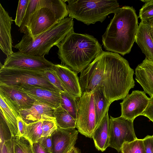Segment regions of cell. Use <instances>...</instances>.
Masks as SVG:
<instances>
[{"mask_svg": "<svg viewBox=\"0 0 153 153\" xmlns=\"http://www.w3.org/2000/svg\"><path fill=\"white\" fill-rule=\"evenodd\" d=\"M91 85L102 86L111 103L123 100L134 88V71L128 61L117 53L102 51L91 63Z\"/></svg>", "mask_w": 153, "mask_h": 153, "instance_id": "6da1fadb", "label": "cell"}, {"mask_svg": "<svg viewBox=\"0 0 153 153\" xmlns=\"http://www.w3.org/2000/svg\"><path fill=\"white\" fill-rule=\"evenodd\" d=\"M138 17L132 7L125 6L114 14L102 36L107 51L123 56L129 53L135 40Z\"/></svg>", "mask_w": 153, "mask_h": 153, "instance_id": "7a4b0ae2", "label": "cell"}, {"mask_svg": "<svg viewBox=\"0 0 153 153\" xmlns=\"http://www.w3.org/2000/svg\"><path fill=\"white\" fill-rule=\"evenodd\" d=\"M56 46L62 64L77 73L85 69L103 51L101 45L93 36L74 31Z\"/></svg>", "mask_w": 153, "mask_h": 153, "instance_id": "3957f363", "label": "cell"}, {"mask_svg": "<svg viewBox=\"0 0 153 153\" xmlns=\"http://www.w3.org/2000/svg\"><path fill=\"white\" fill-rule=\"evenodd\" d=\"M73 19L66 17L58 21L34 39L25 34L14 48L21 52L44 56L51 48L57 46L69 33L74 31Z\"/></svg>", "mask_w": 153, "mask_h": 153, "instance_id": "277c9868", "label": "cell"}, {"mask_svg": "<svg viewBox=\"0 0 153 153\" xmlns=\"http://www.w3.org/2000/svg\"><path fill=\"white\" fill-rule=\"evenodd\" d=\"M69 17L89 25L102 22L109 14L120 10L116 0H66Z\"/></svg>", "mask_w": 153, "mask_h": 153, "instance_id": "5b68a950", "label": "cell"}, {"mask_svg": "<svg viewBox=\"0 0 153 153\" xmlns=\"http://www.w3.org/2000/svg\"><path fill=\"white\" fill-rule=\"evenodd\" d=\"M21 84L39 87L56 92H60L49 81L45 74L44 71L7 68L1 67L0 85L14 86Z\"/></svg>", "mask_w": 153, "mask_h": 153, "instance_id": "8992f818", "label": "cell"}, {"mask_svg": "<svg viewBox=\"0 0 153 153\" xmlns=\"http://www.w3.org/2000/svg\"><path fill=\"white\" fill-rule=\"evenodd\" d=\"M77 102L76 127L81 134L92 138L93 132L98 127L93 91L82 93Z\"/></svg>", "mask_w": 153, "mask_h": 153, "instance_id": "52a82bcc", "label": "cell"}, {"mask_svg": "<svg viewBox=\"0 0 153 153\" xmlns=\"http://www.w3.org/2000/svg\"><path fill=\"white\" fill-rule=\"evenodd\" d=\"M133 121L121 116L116 118L110 116L109 147L120 152L124 143L130 142L137 138L134 132Z\"/></svg>", "mask_w": 153, "mask_h": 153, "instance_id": "ba28073f", "label": "cell"}, {"mask_svg": "<svg viewBox=\"0 0 153 153\" xmlns=\"http://www.w3.org/2000/svg\"><path fill=\"white\" fill-rule=\"evenodd\" d=\"M55 64L44 56L30 54L18 51L7 56L3 68L45 71L52 68Z\"/></svg>", "mask_w": 153, "mask_h": 153, "instance_id": "9c48e42d", "label": "cell"}, {"mask_svg": "<svg viewBox=\"0 0 153 153\" xmlns=\"http://www.w3.org/2000/svg\"><path fill=\"white\" fill-rule=\"evenodd\" d=\"M58 22L51 10L45 7L39 8L30 16L26 26V34L34 39Z\"/></svg>", "mask_w": 153, "mask_h": 153, "instance_id": "30bf717a", "label": "cell"}, {"mask_svg": "<svg viewBox=\"0 0 153 153\" xmlns=\"http://www.w3.org/2000/svg\"><path fill=\"white\" fill-rule=\"evenodd\" d=\"M150 100V98L147 97L144 91H133L120 103L121 116L134 120L137 117L142 115L147 108Z\"/></svg>", "mask_w": 153, "mask_h": 153, "instance_id": "8fae6325", "label": "cell"}, {"mask_svg": "<svg viewBox=\"0 0 153 153\" xmlns=\"http://www.w3.org/2000/svg\"><path fill=\"white\" fill-rule=\"evenodd\" d=\"M52 69L60 81L65 91L77 101L82 93L77 73L62 64L54 65Z\"/></svg>", "mask_w": 153, "mask_h": 153, "instance_id": "7c38bea8", "label": "cell"}, {"mask_svg": "<svg viewBox=\"0 0 153 153\" xmlns=\"http://www.w3.org/2000/svg\"><path fill=\"white\" fill-rule=\"evenodd\" d=\"M78 131L75 128L64 129L58 127L52 135V153H68L74 147Z\"/></svg>", "mask_w": 153, "mask_h": 153, "instance_id": "4fadbf2b", "label": "cell"}, {"mask_svg": "<svg viewBox=\"0 0 153 153\" xmlns=\"http://www.w3.org/2000/svg\"><path fill=\"white\" fill-rule=\"evenodd\" d=\"M14 86L18 87L35 100L42 102L54 109L60 105V92L53 91L25 84Z\"/></svg>", "mask_w": 153, "mask_h": 153, "instance_id": "5bb4252c", "label": "cell"}, {"mask_svg": "<svg viewBox=\"0 0 153 153\" xmlns=\"http://www.w3.org/2000/svg\"><path fill=\"white\" fill-rule=\"evenodd\" d=\"M0 92L12 103L19 113L20 110L31 108L35 101L16 86L0 85Z\"/></svg>", "mask_w": 153, "mask_h": 153, "instance_id": "9a60e30c", "label": "cell"}, {"mask_svg": "<svg viewBox=\"0 0 153 153\" xmlns=\"http://www.w3.org/2000/svg\"><path fill=\"white\" fill-rule=\"evenodd\" d=\"M54 108L42 102L35 100L30 108L20 110V115L23 120L27 123L41 119L55 120Z\"/></svg>", "mask_w": 153, "mask_h": 153, "instance_id": "2e32d148", "label": "cell"}, {"mask_svg": "<svg viewBox=\"0 0 153 153\" xmlns=\"http://www.w3.org/2000/svg\"><path fill=\"white\" fill-rule=\"evenodd\" d=\"M13 20L0 4V48L7 56L13 52L11 34Z\"/></svg>", "mask_w": 153, "mask_h": 153, "instance_id": "e0dca14e", "label": "cell"}, {"mask_svg": "<svg viewBox=\"0 0 153 153\" xmlns=\"http://www.w3.org/2000/svg\"><path fill=\"white\" fill-rule=\"evenodd\" d=\"M0 114L6 123L11 136L19 137L17 118L19 113L12 103L0 92Z\"/></svg>", "mask_w": 153, "mask_h": 153, "instance_id": "ac0fdd59", "label": "cell"}, {"mask_svg": "<svg viewBox=\"0 0 153 153\" xmlns=\"http://www.w3.org/2000/svg\"><path fill=\"white\" fill-rule=\"evenodd\" d=\"M135 79L144 92L153 97V61L146 58L135 69Z\"/></svg>", "mask_w": 153, "mask_h": 153, "instance_id": "d6986e66", "label": "cell"}, {"mask_svg": "<svg viewBox=\"0 0 153 153\" xmlns=\"http://www.w3.org/2000/svg\"><path fill=\"white\" fill-rule=\"evenodd\" d=\"M135 42L147 59L153 61V40L148 21H141L135 36Z\"/></svg>", "mask_w": 153, "mask_h": 153, "instance_id": "ffe728a7", "label": "cell"}, {"mask_svg": "<svg viewBox=\"0 0 153 153\" xmlns=\"http://www.w3.org/2000/svg\"><path fill=\"white\" fill-rule=\"evenodd\" d=\"M110 127V118L108 111L92 136L95 147L98 151L103 152L109 147Z\"/></svg>", "mask_w": 153, "mask_h": 153, "instance_id": "44dd1931", "label": "cell"}, {"mask_svg": "<svg viewBox=\"0 0 153 153\" xmlns=\"http://www.w3.org/2000/svg\"><path fill=\"white\" fill-rule=\"evenodd\" d=\"M92 91L97 123L98 126L108 111L111 103L105 97L104 88L102 86L98 85Z\"/></svg>", "mask_w": 153, "mask_h": 153, "instance_id": "7402d4cb", "label": "cell"}, {"mask_svg": "<svg viewBox=\"0 0 153 153\" xmlns=\"http://www.w3.org/2000/svg\"><path fill=\"white\" fill-rule=\"evenodd\" d=\"M67 6L64 0H38V9L44 7L49 9L59 21L68 15Z\"/></svg>", "mask_w": 153, "mask_h": 153, "instance_id": "603a6c76", "label": "cell"}, {"mask_svg": "<svg viewBox=\"0 0 153 153\" xmlns=\"http://www.w3.org/2000/svg\"><path fill=\"white\" fill-rule=\"evenodd\" d=\"M54 114L58 127L64 129L76 127V120L60 105L54 109Z\"/></svg>", "mask_w": 153, "mask_h": 153, "instance_id": "cb8c5ba5", "label": "cell"}, {"mask_svg": "<svg viewBox=\"0 0 153 153\" xmlns=\"http://www.w3.org/2000/svg\"><path fill=\"white\" fill-rule=\"evenodd\" d=\"M60 105L76 120L77 101L73 96L66 91L60 92Z\"/></svg>", "mask_w": 153, "mask_h": 153, "instance_id": "d4e9b609", "label": "cell"}, {"mask_svg": "<svg viewBox=\"0 0 153 153\" xmlns=\"http://www.w3.org/2000/svg\"><path fill=\"white\" fill-rule=\"evenodd\" d=\"M43 119L27 123V139L32 143H37L42 137V125Z\"/></svg>", "mask_w": 153, "mask_h": 153, "instance_id": "484cf974", "label": "cell"}, {"mask_svg": "<svg viewBox=\"0 0 153 153\" xmlns=\"http://www.w3.org/2000/svg\"><path fill=\"white\" fill-rule=\"evenodd\" d=\"M122 153H146L143 139L137 138L130 142H125L121 150Z\"/></svg>", "mask_w": 153, "mask_h": 153, "instance_id": "4316f807", "label": "cell"}, {"mask_svg": "<svg viewBox=\"0 0 153 153\" xmlns=\"http://www.w3.org/2000/svg\"><path fill=\"white\" fill-rule=\"evenodd\" d=\"M15 153H35L33 144L23 137H15Z\"/></svg>", "mask_w": 153, "mask_h": 153, "instance_id": "83f0119b", "label": "cell"}, {"mask_svg": "<svg viewBox=\"0 0 153 153\" xmlns=\"http://www.w3.org/2000/svg\"><path fill=\"white\" fill-rule=\"evenodd\" d=\"M38 0H29L26 13L22 25L20 27L21 33L26 34L27 33L26 26L31 16L38 9Z\"/></svg>", "mask_w": 153, "mask_h": 153, "instance_id": "f1b7e54d", "label": "cell"}, {"mask_svg": "<svg viewBox=\"0 0 153 153\" xmlns=\"http://www.w3.org/2000/svg\"><path fill=\"white\" fill-rule=\"evenodd\" d=\"M141 1L145 4L140 10L139 17L141 21H148L153 17V0Z\"/></svg>", "mask_w": 153, "mask_h": 153, "instance_id": "f546056e", "label": "cell"}, {"mask_svg": "<svg viewBox=\"0 0 153 153\" xmlns=\"http://www.w3.org/2000/svg\"><path fill=\"white\" fill-rule=\"evenodd\" d=\"M29 0H19L16 11L14 22L16 25L20 27L28 6Z\"/></svg>", "mask_w": 153, "mask_h": 153, "instance_id": "4dcf8cb0", "label": "cell"}, {"mask_svg": "<svg viewBox=\"0 0 153 153\" xmlns=\"http://www.w3.org/2000/svg\"><path fill=\"white\" fill-rule=\"evenodd\" d=\"M57 128L55 120H43L42 125V137L51 136Z\"/></svg>", "mask_w": 153, "mask_h": 153, "instance_id": "1f68e13d", "label": "cell"}, {"mask_svg": "<svg viewBox=\"0 0 153 153\" xmlns=\"http://www.w3.org/2000/svg\"><path fill=\"white\" fill-rule=\"evenodd\" d=\"M45 74L50 83L59 90L60 92L65 91L62 84L52 68L44 71Z\"/></svg>", "mask_w": 153, "mask_h": 153, "instance_id": "d6a6232c", "label": "cell"}, {"mask_svg": "<svg viewBox=\"0 0 153 153\" xmlns=\"http://www.w3.org/2000/svg\"><path fill=\"white\" fill-rule=\"evenodd\" d=\"M0 144H3L5 141L10 139L11 135L10 130L2 116L0 114Z\"/></svg>", "mask_w": 153, "mask_h": 153, "instance_id": "836d02e7", "label": "cell"}, {"mask_svg": "<svg viewBox=\"0 0 153 153\" xmlns=\"http://www.w3.org/2000/svg\"><path fill=\"white\" fill-rule=\"evenodd\" d=\"M15 137L11 136L3 144H0V153H15Z\"/></svg>", "mask_w": 153, "mask_h": 153, "instance_id": "e575fe53", "label": "cell"}, {"mask_svg": "<svg viewBox=\"0 0 153 153\" xmlns=\"http://www.w3.org/2000/svg\"><path fill=\"white\" fill-rule=\"evenodd\" d=\"M45 151L52 153L53 143L52 135L41 137L37 142Z\"/></svg>", "mask_w": 153, "mask_h": 153, "instance_id": "d590c367", "label": "cell"}, {"mask_svg": "<svg viewBox=\"0 0 153 153\" xmlns=\"http://www.w3.org/2000/svg\"><path fill=\"white\" fill-rule=\"evenodd\" d=\"M18 127L19 137L26 138L27 136V123L22 119L20 116L17 118Z\"/></svg>", "mask_w": 153, "mask_h": 153, "instance_id": "8d00e7d4", "label": "cell"}, {"mask_svg": "<svg viewBox=\"0 0 153 153\" xmlns=\"http://www.w3.org/2000/svg\"><path fill=\"white\" fill-rule=\"evenodd\" d=\"M143 140L146 153H153V139L151 136L147 135Z\"/></svg>", "mask_w": 153, "mask_h": 153, "instance_id": "74e56055", "label": "cell"}, {"mask_svg": "<svg viewBox=\"0 0 153 153\" xmlns=\"http://www.w3.org/2000/svg\"><path fill=\"white\" fill-rule=\"evenodd\" d=\"M142 115L147 117L153 122V97H150L149 103Z\"/></svg>", "mask_w": 153, "mask_h": 153, "instance_id": "f35d334b", "label": "cell"}, {"mask_svg": "<svg viewBox=\"0 0 153 153\" xmlns=\"http://www.w3.org/2000/svg\"><path fill=\"white\" fill-rule=\"evenodd\" d=\"M33 146L35 153H50L44 150L38 143L33 144Z\"/></svg>", "mask_w": 153, "mask_h": 153, "instance_id": "ab89813d", "label": "cell"}, {"mask_svg": "<svg viewBox=\"0 0 153 153\" xmlns=\"http://www.w3.org/2000/svg\"><path fill=\"white\" fill-rule=\"evenodd\" d=\"M148 22L149 25L150 34L153 40V17Z\"/></svg>", "mask_w": 153, "mask_h": 153, "instance_id": "60d3db41", "label": "cell"}, {"mask_svg": "<svg viewBox=\"0 0 153 153\" xmlns=\"http://www.w3.org/2000/svg\"><path fill=\"white\" fill-rule=\"evenodd\" d=\"M70 153H81V152L79 149L74 147L70 150Z\"/></svg>", "mask_w": 153, "mask_h": 153, "instance_id": "b9f144b4", "label": "cell"}, {"mask_svg": "<svg viewBox=\"0 0 153 153\" xmlns=\"http://www.w3.org/2000/svg\"><path fill=\"white\" fill-rule=\"evenodd\" d=\"M151 137H152V139H153V135H152V136H151Z\"/></svg>", "mask_w": 153, "mask_h": 153, "instance_id": "7bdbcfd3", "label": "cell"}, {"mask_svg": "<svg viewBox=\"0 0 153 153\" xmlns=\"http://www.w3.org/2000/svg\"><path fill=\"white\" fill-rule=\"evenodd\" d=\"M70 151H69V152H68V153H70Z\"/></svg>", "mask_w": 153, "mask_h": 153, "instance_id": "ee69618b", "label": "cell"}]
</instances>
